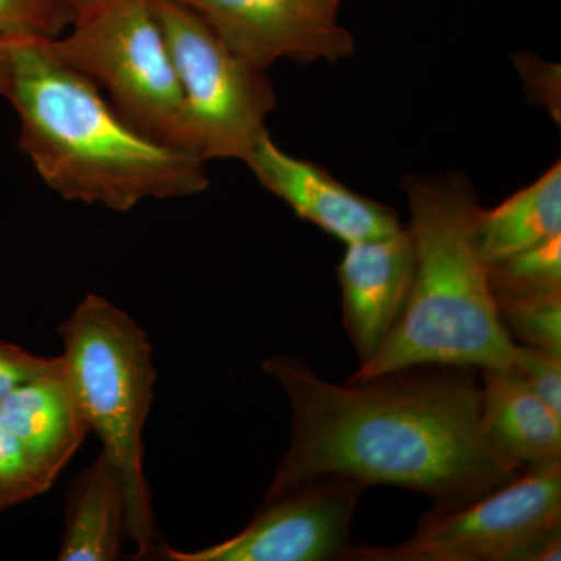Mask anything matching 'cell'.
<instances>
[{
    "instance_id": "obj_24",
    "label": "cell",
    "mask_w": 561,
    "mask_h": 561,
    "mask_svg": "<svg viewBox=\"0 0 561 561\" xmlns=\"http://www.w3.org/2000/svg\"><path fill=\"white\" fill-rule=\"evenodd\" d=\"M105 2H108V0H66L69 9L72 10L73 21L79 20L83 14L90 13V11L98 9Z\"/></svg>"
},
{
    "instance_id": "obj_13",
    "label": "cell",
    "mask_w": 561,
    "mask_h": 561,
    "mask_svg": "<svg viewBox=\"0 0 561 561\" xmlns=\"http://www.w3.org/2000/svg\"><path fill=\"white\" fill-rule=\"evenodd\" d=\"M481 421L497 451L522 468L561 463V415L513 368L482 370Z\"/></svg>"
},
{
    "instance_id": "obj_2",
    "label": "cell",
    "mask_w": 561,
    "mask_h": 561,
    "mask_svg": "<svg viewBox=\"0 0 561 561\" xmlns=\"http://www.w3.org/2000/svg\"><path fill=\"white\" fill-rule=\"evenodd\" d=\"M5 99L20 114L21 150L65 201L128 213L208 190L205 158L136 130L46 39L18 41Z\"/></svg>"
},
{
    "instance_id": "obj_7",
    "label": "cell",
    "mask_w": 561,
    "mask_h": 561,
    "mask_svg": "<svg viewBox=\"0 0 561 561\" xmlns=\"http://www.w3.org/2000/svg\"><path fill=\"white\" fill-rule=\"evenodd\" d=\"M151 2L183 92L191 150L206 161H245L276 106L265 70L234 54L179 0Z\"/></svg>"
},
{
    "instance_id": "obj_17",
    "label": "cell",
    "mask_w": 561,
    "mask_h": 561,
    "mask_svg": "<svg viewBox=\"0 0 561 561\" xmlns=\"http://www.w3.org/2000/svg\"><path fill=\"white\" fill-rule=\"evenodd\" d=\"M55 482L24 445L0 426V512L41 496Z\"/></svg>"
},
{
    "instance_id": "obj_8",
    "label": "cell",
    "mask_w": 561,
    "mask_h": 561,
    "mask_svg": "<svg viewBox=\"0 0 561 561\" xmlns=\"http://www.w3.org/2000/svg\"><path fill=\"white\" fill-rule=\"evenodd\" d=\"M364 490L343 478L302 483L264 502L253 522L230 540L192 552L162 545L160 556L172 561L343 560Z\"/></svg>"
},
{
    "instance_id": "obj_16",
    "label": "cell",
    "mask_w": 561,
    "mask_h": 561,
    "mask_svg": "<svg viewBox=\"0 0 561 561\" xmlns=\"http://www.w3.org/2000/svg\"><path fill=\"white\" fill-rule=\"evenodd\" d=\"M497 311L561 295V236L486 264Z\"/></svg>"
},
{
    "instance_id": "obj_23",
    "label": "cell",
    "mask_w": 561,
    "mask_h": 561,
    "mask_svg": "<svg viewBox=\"0 0 561 561\" xmlns=\"http://www.w3.org/2000/svg\"><path fill=\"white\" fill-rule=\"evenodd\" d=\"M18 41L10 36L0 35V95L5 98L9 92L11 72H13L14 47Z\"/></svg>"
},
{
    "instance_id": "obj_21",
    "label": "cell",
    "mask_w": 561,
    "mask_h": 561,
    "mask_svg": "<svg viewBox=\"0 0 561 561\" xmlns=\"http://www.w3.org/2000/svg\"><path fill=\"white\" fill-rule=\"evenodd\" d=\"M61 356L28 353L14 343L0 341V402L11 390L60 364Z\"/></svg>"
},
{
    "instance_id": "obj_6",
    "label": "cell",
    "mask_w": 561,
    "mask_h": 561,
    "mask_svg": "<svg viewBox=\"0 0 561 561\" xmlns=\"http://www.w3.org/2000/svg\"><path fill=\"white\" fill-rule=\"evenodd\" d=\"M561 463L524 468L474 500L435 505L397 546H354L351 561L561 559Z\"/></svg>"
},
{
    "instance_id": "obj_18",
    "label": "cell",
    "mask_w": 561,
    "mask_h": 561,
    "mask_svg": "<svg viewBox=\"0 0 561 561\" xmlns=\"http://www.w3.org/2000/svg\"><path fill=\"white\" fill-rule=\"evenodd\" d=\"M73 22L66 0H0V35L14 39H55Z\"/></svg>"
},
{
    "instance_id": "obj_11",
    "label": "cell",
    "mask_w": 561,
    "mask_h": 561,
    "mask_svg": "<svg viewBox=\"0 0 561 561\" xmlns=\"http://www.w3.org/2000/svg\"><path fill=\"white\" fill-rule=\"evenodd\" d=\"M345 247L337 268L343 324L364 365L378 353L404 312L415 251L411 231L404 228Z\"/></svg>"
},
{
    "instance_id": "obj_20",
    "label": "cell",
    "mask_w": 561,
    "mask_h": 561,
    "mask_svg": "<svg viewBox=\"0 0 561 561\" xmlns=\"http://www.w3.org/2000/svg\"><path fill=\"white\" fill-rule=\"evenodd\" d=\"M512 368L535 394L561 415V353L518 343Z\"/></svg>"
},
{
    "instance_id": "obj_9",
    "label": "cell",
    "mask_w": 561,
    "mask_h": 561,
    "mask_svg": "<svg viewBox=\"0 0 561 561\" xmlns=\"http://www.w3.org/2000/svg\"><path fill=\"white\" fill-rule=\"evenodd\" d=\"M254 68L278 60L339 61L354 50V39L308 0H179Z\"/></svg>"
},
{
    "instance_id": "obj_1",
    "label": "cell",
    "mask_w": 561,
    "mask_h": 561,
    "mask_svg": "<svg viewBox=\"0 0 561 561\" xmlns=\"http://www.w3.org/2000/svg\"><path fill=\"white\" fill-rule=\"evenodd\" d=\"M262 370L286 391L291 411L289 448L264 502L343 478L457 504L523 470L483 432L472 368L416 367L346 386L324 381L297 356L268 357Z\"/></svg>"
},
{
    "instance_id": "obj_12",
    "label": "cell",
    "mask_w": 561,
    "mask_h": 561,
    "mask_svg": "<svg viewBox=\"0 0 561 561\" xmlns=\"http://www.w3.org/2000/svg\"><path fill=\"white\" fill-rule=\"evenodd\" d=\"M0 426L58 479L90 432L66 375L62 356L57 367L21 383L3 398Z\"/></svg>"
},
{
    "instance_id": "obj_3",
    "label": "cell",
    "mask_w": 561,
    "mask_h": 561,
    "mask_svg": "<svg viewBox=\"0 0 561 561\" xmlns=\"http://www.w3.org/2000/svg\"><path fill=\"white\" fill-rule=\"evenodd\" d=\"M415 271L389 339L348 382L416 367L511 368L518 343L502 323L479 250L478 194L467 179H408Z\"/></svg>"
},
{
    "instance_id": "obj_19",
    "label": "cell",
    "mask_w": 561,
    "mask_h": 561,
    "mask_svg": "<svg viewBox=\"0 0 561 561\" xmlns=\"http://www.w3.org/2000/svg\"><path fill=\"white\" fill-rule=\"evenodd\" d=\"M500 316L519 345L561 353V295L501 309Z\"/></svg>"
},
{
    "instance_id": "obj_22",
    "label": "cell",
    "mask_w": 561,
    "mask_h": 561,
    "mask_svg": "<svg viewBox=\"0 0 561 561\" xmlns=\"http://www.w3.org/2000/svg\"><path fill=\"white\" fill-rule=\"evenodd\" d=\"M527 62L519 61V68L523 70L524 80H526L529 91L535 98L542 101V92L548 91L553 105L559 106V98H556V91L559 92L560 76L559 68L553 65H545L541 61H534L526 58Z\"/></svg>"
},
{
    "instance_id": "obj_4",
    "label": "cell",
    "mask_w": 561,
    "mask_h": 561,
    "mask_svg": "<svg viewBox=\"0 0 561 561\" xmlns=\"http://www.w3.org/2000/svg\"><path fill=\"white\" fill-rule=\"evenodd\" d=\"M58 334L66 375L84 420L124 479L127 537L138 559L160 556L144 472V427L157 383L149 337L127 312L95 294L77 305Z\"/></svg>"
},
{
    "instance_id": "obj_5",
    "label": "cell",
    "mask_w": 561,
    "mask_h": 561,
    "mask_svg": "<svg viewBox=\"0 0 561 561\" xmlns=\"http://www.w3.org/2000/svg\"><path fill=\"white\" fill-rule=\"evenodd\" d=\"M46 46L106 92L136 130L192 151L179 76L151 0H108Z\"/></svg>"
},
{
    "instance_id": "obj_25",
    "label": "cell",
    "mask_w": 561,
    "mask_h": 561,
    "mask_svg": "<svg viewBox=\"0 0 561 561\" xmlns=\"http://www.w3.org/2000/svg\"><path fill=\"white\" fill-rule=\"evenodd\" d=\"M311 2L317 10H320L321 13L327 14V16L337 18V9L341 5V0H308Z\"/></svg>"
},
{
    "instance_id": "obj_10",
    "label": "cell",
    "mask_w": 561,
    "mask_h": 561,
    "mask_svg": "<svg viewBox=\"0 0 561 561\" xmlns=\"http://www.w3.org/2000/svg\"><path fill=\"white\" fill-rule=\"evenodd\" d=\"M247 164L257 181L302 220L348 243L383 238L401 230L397 213L351 191L311 161L280 150L265 133Z\"/></svg>"
},
{
    "instance_id": "obj_14",
    "label": "cell",
    "mask_w": 561,
    "mask_h": 561,
    "mask_svg": "<svg viewBox=\"0 0 561 561\" xmlns=\"http://www.w3.org/2000/svg\"><path fill=\"white\" fill-rule=\"evenodd\" d=\"M60 561H114L127 535L124 479L105 451L70 482Z\"/></svg>"
},
{
    "instance_id": "obj_15",
    "label": "cell",
    "mask_w": 561,
    "mask_h": 561,
    "mask_svg": "<svg viewBox=\"0 0 561 561\" xmlns=\"http://www.w3.org/2000/svg\"><path fill=\"white\" fill-rule=\"evenodd\" d=\"M476 234L486 264L561 236L560 162L496 208L482 209Z\"/></svg>"
}]
</instances>
